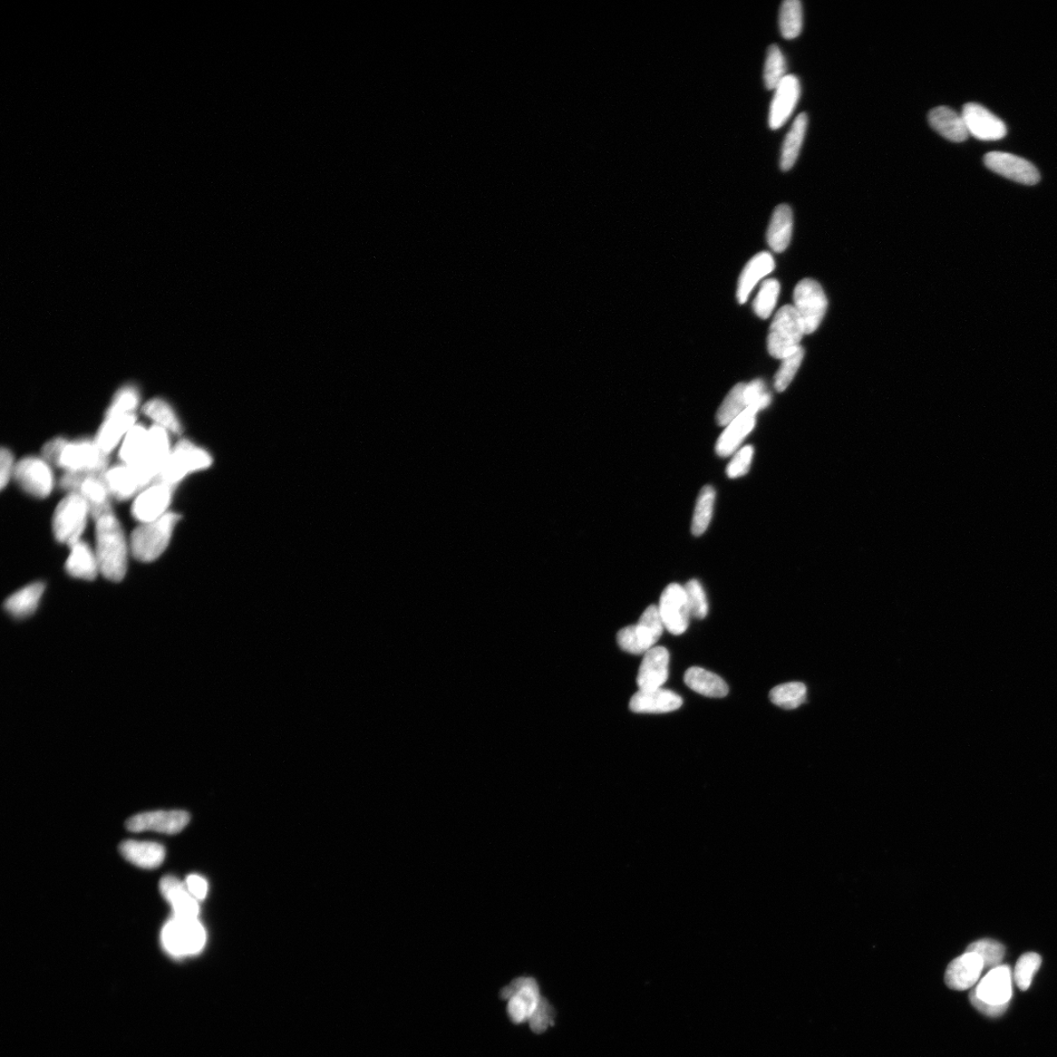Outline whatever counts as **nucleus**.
I'll return each instance as SVG.
<instances>
[{
    "mask_svg": "<svg viewBox=\"0 0 1057 1057\" xmlns=\"http://www.w3.org/2000/svg\"><path fill=\"white\" fill-rule=\"evenodd\" d=\"M96 557L102 575L121 581L128 567V548L120 522L114 516L96 521Z\"/></svg>",
    "mask_w": 1057,
    "mask_h": 1057,
    "instance_id": "1",
    "label": "nucleus"
},
{
    "mask_svg": "<svg viewBox=\"0 0 1057 1057\" xmlns=\"http://www.w3.org/2000/svg\"><path fill=\"white\" fill-rule=\"evenodd\" d=\"M108 471L66 472L60 488L79 494L89 504L91 516L97 520L113 516L111 497L105 474Z\"/></svg>",
    "mask_w": 1057,
    "mask_h": 1057,
    "instance_id": "2",
    "label": "nucleus"
},
{
    "mask_svg": "<svg viewBox=\"0 0 1057 1057\" xmlns=\"http://www.w3.org/2000/svg\"><path fill=\"white\" fill-rule=\"evenodd\" d=\"M181 519L180 514L168 512L161 518L142 523L135 528L131 536V548L135 558L151 562L161 557L167 549L174 528Z\"/></svg>",
    "mask_w": 1057,
    "mask_h": 1057,
    "instance_id": "3",
    "label": "nucleus"
},
{
    "mask_svg": "<svg viewBox=\"0 0 1057 1057\" xmlns=\"http://www.w3.org/2000/svg\"><path fill=\"white\" fill-rule=\"evenodd\" d=\"M211 464L212 459L206 451L188 440H180L174 445L158 476L151 484H167L177 487L188 474L206 469Z\"/></svg>",
    "mask_w": 1057,
    "mask_h": 1057,
    "instance_id": "4",
    "label": "nucleus"
},
{
    "mask_svg": "<svg viewBox=\"0 0 1057 1057\" xmlns=\"http://www.w3.org/2000/svg\"><path fill=\"white\" fill-rule=\"evenodd\" d=\"M805 328L797 309L783 306L775 314L768 335V350L772 356L782 360L799 350Z\"/></svg>",
    "mask_w": 1057,
    "mask_h": 1057,
    "instance_id": "5",
    "label": "nucleus"
},
{
    "mask_svg": "<svg viewBox=\"0 0 1057 1057\" xmlns=\"http://www.w3.org/2000/svg\"><path fill=\"white\" fill-rule=\"evenodd\" d=\"M89 504L76 493H69L55 509L52 527L56 540L72 548L80 541L89 516Z\"/></svg>",
    "mask_w": 1057,
    "mask_h": 1057,
    "instance_id": "6",
    "label": "nucleus"
},
{
    "mask_svg": "<svg viewBox=\"0 0 1057 1057\" xmlns=\"http://www.w3.org/2000/svg\"><path fill=\"white\" fill-rule=\"evenodd\" d=\"M162 942L172 956L196 955L206 943L205 929L197 918L173 917L162 931Z\"/></svg>",
    "mask_w": 1057,
    "mask_h": 1057,
    "instance_id": "7",
    "label": "nucleus"
},
{
    "mask_svg": "<svg viewBox=\"0 0 1057 1057\" xmlns=\"http://www.w3.org/2000/svg\"><path fill=\"white\" fill-rule=\"evenodd\" d=\"M664 625L658 607L649 606L639 618L637 625L620 630L617 642L624 652L630 654H645L653 648L663 634Z\"/></svg>",
    "mask_w": 1057,
    "mask_h": 1057,
    "instance_id": "8",
    "label": "nucleus"
},
{
    "mask_svg": "<svg viewBox=\"0 0 1057 1057\" xmlns=\"http://www.w3.org/2000/svg\"><path fill=\"white\" fill-rule=\"evenodd\" d=\"M793 299V307L801 318L805 332L813 333L821 324L828 308V299L822 287L816 280L803 279L795 287Z\"/></svg>",
    "mask_w": 1057,
    "mask_h": 1057,
    "instance_id": "9",
    "label": "nucleus"
},
{
    "mask_svg": "<svg viewBox=\"0 0 1057 1057\" xmlns=\"http://www.w3.org/2000/svg\"><path fill=\"white\" fill-rule=\"evenodd\" d=\"M169 434L159 425L149 429V440L140 460L131 468L138 475L144 489L158 476L171 453Z\"/></svg>",
    "mask_w": 1057,
    "mask_h": 1057,
    "instance_id": "10",
    "label": "nucleus"
},
{
    "mask_svg": "<svg viewBox=\"0 0 1057 1057\" xmlns=\"http://www.w3.org/2000/svg\"><path fill=\"white\" fill-rule=\"evenodd\" d=\"M502 1000H508V1013L513 1023L529 1021L541 1001L540 987L534 978L520 977L500 991Z\"/></svg>",
    "mask_w": 1057,
    "mask_h": 1057,
    "instance_id": "11",
    "label": "nucleus"
},
{
    "mask_svg": "<svg viewBox=\"0 0 1057 1057\" xmlns=\"http://www.w3.org/2000/svg\"><path fill=\"white\" fill-rule=\"evenodd\" d=\"M658 610L669 633L678 636L685 632L690 625L692 613L685 587L677 584L669 585L661 595Z\"/></svg>",
    "mask_w": 1057,
    "mask_h": 1057,
    "instance_id": "12",
    "label": "nucleus"
},
{
    "mask_svg": "<svg viewBox=\"0 0 1057 1057\" xmlns=\"http://www.w3.org/2000/svg\"><path fill=\"white\" fill-rule=\"evenodd\" d=\"M109 458L92 441L68 442L58 468L66 472L108 471Z\"/></svg>",
    "mask_w": 1057,
    "mask_h": 1057,
    "instance_id": "13",
    "label": "nucleus"
},
{
    "mask_svg": "<svg viewBox=\"0 0 1057 1057\" xmlns=\"http://www.w3.org/2000/svg\"><path fill=\"white\" fill-rule=\"evenodd\" d=\"M13 476L20 487L37 499L50 496L53 486V473L44 460L27 458L14 468Z\"/></svg>",
    "mask_w": 1057,
    "mask_h": 1057,
    "instance_id": "14",
    "label": "nucleus"
},
{
    "mask_svg": "<svg viewBox=\"0 0 1057 1057\" xmlns=\"http://www.w3.org/2000/svg\"><path fill=\"white\" fill-rule=\"evenodd\" d=\"M984 163L989 170L1026 186H1035L1041 180L1039 171L1032 163L1010 153H988Z\"/></svg>",
    "mask_w": 1057,
    "mask_h": 1057,
    "instance_id": "15",
    "label": "nucleus"
},
{
    "mask_svg": "<svg viewBox=\"0 0 1057 1057\" xmlns=\"http://www.w3.org/2000/svg\"><path fill=\"white\" fill-rule=\"evenodd\" d=\"M962 116L968 133L979 140H1000L1007 133L1005 124L981 104H965Z\"/></svg>",
    "mask_w": 1057,
    "mask_h": 1057,
    "instance_id": "16",
    "label": "nucleus"
},
{
    "mask_svg": "<svg viewBox=\"0 0 1057 1057\" xmlns=\"http://www.w3.org/2000/svg\"><path fill=\"white\" fill-rule=\"evenodd\" d=\"M176 487L167 484H151L140 492L132 504V516L142 523H149L166 514Z\"/></svg>",
    "mask_w": 1057,
    "mask_h": 1057,
    "instance_id": "17",
    "label": "nucleus"
},
{
    "mask_svg": "<svg viewBox=\"0 0 1057 1057\" xmlns=\"http://www.w3.org/2000/svg\"><path fill=\"white\" fill-rule=\"evenodd\" d=\"M189 820L188 812L157 811L137 814L125 823V827L133 832L151 830L176 834L188 826Z\"/></svg>",
    "mask_w": 1057,
    "mask_h": 1057,
    "instance_id": "18",
    "label": "nucleus"
},
{
    "mask_svg": "<svg viewBox=\"0 0 1057 1057\" xmlns=\"http://www.w3.org/2000/svg\"><path fill=\"white\" fill-rule=\"evenodd\" d=\"M774 91L769 124L772 130H779L797 108L801 95L800 81L797 76L788 75Z\"/></svg>",
    "mask_w": 1057,
    "mask_h": 1057,
    "instance_id": "19",
    "label": "nucleus"
},
{
    "mask_svg": "<svg viewBox=\"0 0 1057 1057\" xmlns=\"http://www.w3.org/2000/svg\"><path fill=\"white\" fill-rule=\"evenodd\" d=\"M973 992L979 1000L990 1005L1010 1004L1013 997V975L1010 967L998 965L991 969Z\"/></svg>",
    "mask_w": 1057,
    "mask_h": 1057,
    "instance_id": "20",
    "label": "nucleus"
},
{
    "mask_svg": "<svg viewBox=\"0 0 1057 1057\" xmlns=\"http://www.w3.org/2000/svg\"><path fill=\"white\" fill-rule=\"evenodd\" d=\"M984 969L983 959L981 956L966 952L954 959L948 966L945 974L946 985L952 990H967L978 982Z\"/></svg>",
    "mask_w": 1057,
    "mask_h": 1057,
    "instance_id": "21",
    "label": "nucleus"
},
{
    "mask_svg": "<svg viewBox=\"0 0 1057 1057\" xmlns=\"http://www.w3.org/2000/svg\"><path fill=\"white\" fill-rule=\"evenodd\" d=\"M683 705V698L665 688L639 690L630 698L629 710L634 713L661 714L673 712Z\"/></svg>",
    "mask_w": 1057,
    "mask_h": 1057,
    "instance_id": "22",
    "label": "nucleus"
},
{
    "mask_svg": "<svg viewBox=\"0 0 1057 1057\" xmlns=\"http://www.w3.org/2000/svg\"><path fill=\"white\" fill-rule=\"evenodd\" d=\"M670 654L663 646L653 647L645 653L639 667L637 684L639 690H654L668 680Z\"/></svg>",
    "mask_w": 1057,
    "mask_h": 1057,
    "instance_id": "23",
    "label": "nucleus"
},
{
    "mask_svg": "<svg viewBox=\"0 0 1057 1057\" xmlns=\"http://www.w3.org/2000/svg\"><path fill=\"white\" fill-rule=\"evenodd\" d=\"M757 413L758 412L752 407H748L737 419L726 426L716 444L717 455H720L721 458H727L739 450L742 442L754 429Z\"/></svg>",
    "mask_w": 1057,
    "mask_h": 1057,
    "instance_id": "24",
    "label": "nucleus"
},
{
    "mask_svg": "<svg viewBox=\"0 0 1057 1057\" xmlns=\"http://www.w3.org/2000/svg\"><path fill=\"white\" fill-rule=\"evenodd\" d=\"M160 890L164 898L171 904L173 917H198V901L190 894L186 884H182L174 877H164L160 881Z\"/></svg>",
    "mask_w": 1057,
    "mask_h": 1057,
    "instance_id": "25",
    "label": "nucleus"
},
{
    "mask_svg": "<svg viewBox=\"0 0 1057 1057\" xmlns=\"http://www.w3.org/2000/svg\"><path fill=\"white\" fill-rule=\"evenodd\" d=\"M928 122L931 128L949 141L964 142L969 137L963 116L947 106L931 110Z\"/></svg>",
    "mask_w": 1057,
    "mask_h": 1057,
    "instance_id": "26",
    "label": "nucleus"
},
{
    "mask_svg": "<svg viewBox=\"0 0 1057 1057\" xmlns=\"http://www.w3.org/2000/svg\"><path fill=\"white\" fill-rule=\"evenodd\" d=\"M774 269V260L768 252L754 256L744 267L737 286V300L740 304L748 302L751 291L759 281Z\"/></svg>",
    "mask_w": 1057,
    "mask_h": 1057,
    "instance_id": "27",
    "label": "nucleus"
},
{
    "mask_svg": "<svg viewBox=\"0 0 1057 1057\" xmlns=\"http://www.w3.org/2000/svg\"><path fill=\"white\" fill-rule=\"evenodd\" d=\"M135 422L137 416L133 413L108 417L97 432L94 443L103 453L109 455L133 426L137 425Z\"/></svg>",
    "mask_w": 1057,
    "mask_h": 1057,
    "instance_id": "28",
    "label": "nucleus"
},
{
    "mask_svg": "<svg viewBox=\"0 0 1057 1057\" xmlns=\"http://www.w3.org/2000/svg\"><path fill=\"white\" fill-rule=\"evenodd\" d=\"M120 852L125 860L142 869L158 868L164 859V849L155 842L124 841Z\"/></svg>",
    "mask_w": 1057,
    "mask_h": 1057,
    "instance_id": "29",
    "label": "nucleus"
},
{
    "mask_svg": "<svg viewBox=\"0 0 1057 1057\" xmlns=\"http://www.w3.org/2000/svg\"><path fill=\"white\" fill-rule=\"evenodd\" d=\"M793 229V214L787 204H781L774 209L767 232L769 246L774 252L781 253L790 244Z\"/></svg>",
    "mask_w": 1057,
    "mask_h": 1057,
    "instance_id": "30",
    "label": "nucleus"
},
{
    "mask_svg": "<svg viewBox=\"0 0 1057 1057\" xmlns=\"http://www.w3.org/2000/svg\"><path fill=\"white\" fill-rule=\"evenodd\" d=\"M112 497L119 500H129L144 490L138 475L128 465H118L105 474Z\"/></svg>",
    "mask_w": 1057,
    "mask_h": 1057,
    "instance_id": "31",
    "label": "nucleus"
},
{
    "mask_svg": "<svg viewBox=\"0 0 1057 1057\" xmlns=\"http://www.w3.org/2000/svg\"><path fill=\"white\" fill-rule=\"evenodd\" d=\"M71 549V555L66 562L68 573L76 579L93 581L100 572L96 555L89 545L81 541Z\"/></svg>",
    "mask_w": 1057,
    "mask_h": 1057,
    "instance_id": "32",
    "label": "nucleus"
},
{
    "mask_svg": "<svg viewBox=\"0 0 1057 1057\" xmlns=\"http://www.w3.org/2000/svg\"><path fill=\"white\" fill-rule=\"evenodd\" d=\"M684 680L691 690L707 697L721 698L729 693V686L721 677L700 667L688 669Z\"/></svg>",
    "mask_w": 1057,
    "mask_h": 1057,
    "instance_id": "33",
    "label": "nucleus"
},
{
    "mask_svg": "<svg viewBox=\"0 0 1057 1057\" xmlns=\"http://www.w3.org/2000/svg\"><path fill=\"white\" fill-rule=\"evenodd\" d=\"M45 586L40 581L28 585L8 597L4 603L7 613L17 619L30 617L36 613L44 593Z\"/></svg>",
    "mask_w": 1057,
    "mask_h": 1057,
    "instance_id": "34",
    "label": "nucleus"
},
{
    "mask_svg": "<svg viewBox=\"0 0 1057 1057\" xmlns=\"http://www.w3.org/2000/svg\"><path fill=\"white\" fill-rule=\"evenodd\" d=\"M808 128V116L801 113L794 120L791 129L783 141L781 155V169L784 172L791 170L797 163Z\"/></svg>",
    "mask_w": 1057,
    "mask_h": 1057,
    "instance_id": "35",
    "label": "nucleus"
},
{
    "mask_svg": "<svg viewBox=\"0 0 1057 1057\" xmlns=\"http://www.w3.org/2000/svg\"><path fill=\"white\" fill-rule=\"evenodd\" d=\"M149 439V429L142 425H135L125 436L120 450V459L124 465L133 467L147 449Z\"/></svg>",
    "mask_w": 1057,
    "mask_h": 1057,
    "instance_id": "36",
    "label": "nucleus"
},
{
    "mask_svg": "<svg viewBox=\"0 0 1057 1057\" xmlns=\"http://www.w3.org/2000/svg\"><path fill=\"white\" fill-rule=\"evenodd\" d=\"M807 697V687L803 683L792 682L780 685L773 688L770 700L785 710L797 709Z\"/></svg>",
    "mask_w": 1057,
    "mask_h": 1057,
    "instance_id": "37",
    "label": "nucleus"
},
{
    "mask_svg": "<svg viewBox=\"0 0 1057 1057\" xmlns=\"http://www.w3.org/2000/svg\"><path fill=\"white\" fill-rule=\"evenodd\" d=\"M715 500V489L711 486H705L697 499L693 514L692 532L694 536L700 537L703 535L708 527H709L713 516Z\"/></svg>",
    "mask_w": 1057,
    "mask_h": 1057,
    "instance_id": "38",
    "label": "nucleus"
},
{
    "mask_svg": "<svg viewBox=\"0 0 1057 1057\" xmlns=\"http://www.w3.org/2000/svg\"><path fill=\"white\" fill-rule=\"evenodd\" d=\"M803 28V8L799 0H785L780 11V30L787 40L800 36Z\"/></svg>",
    "mask_w": 1057,
    "mask_h": 1057,
    "instance_id": "39",
    "label": "nucleus"
},
{
    "mask_svg": "<svg viewBox=\"0 0 1057 1057\" xmlns=\"http://www.w3.org/2000/svg\"><path fill=\"white\" fill-rule=\"evenodd\" d=\"M745 386L746 383L736 384L727 394L717 412V424L727 426L748 409L744 396Z\"/></svg>",
    "mask_w": 1057,
    "mask_h": 1057,
    "instance_id": "40",
    "label": "nucleus"
},
{
    "mask_svg": "<svg viewBox=\"0 0 1057 1057\" xmlns=\"http://www.w3.org/2000/svg\"><path fill=\"white\" fill-rule=\"evenodd\" d=\"M142 412L157 425L174 435L182 433L181 424L172 407L160 399H155L143 406Z\"/></svg>",
    "mask_w": 1057,
    "mask_h": 1057,
    "instance_id": "41",
    "label": "nucleus"
},
{
    "mask_svg": "<svg viewBox=\"0 0 1057 1057\" xmlns=\"http://www.w3.org/2000/svg\"><path fill=\"white\" fill-rule=\"evenodd\" d=\"M787 62L777 44L769 47L764 68V82L768 90H775L787 76Z\"/></svg>",
    "mask_w": 1057,
    "mask_h": 1057,
    "instance_id": "42",
    "label": "nucleus"
},
{
    "mask_svg": "<svg viewBox=\"0 0 1057 1057\" xmlns=\"http://www.w3.org/2000/svg\"><path fill=\"white\" fill-rule=\"evenodd\" d=\"M780 291L781 284L777 279L765 280L753 302L755 314L763 319L769 318L777 305Z\"/></svg>",
    "mask_w": 1057,
    "mask_h": 1057,
    "instance_id": "43",
    "label": "nucleus"
},
{
    "mask_svg": "<svg viewBox=\"0 0 1057 1057\" xmlns=\"http://www.w3.org/2000/svg\"><path fill=\"white\" fill-rule=\"evenodd\" d=\"M966 952H973L983 959L984 968L993 969L1003 962L1005 948L995 940L983 939L969 945Z\"/></svg>",
    "mask_w": 1057,
    "mask_h": 1057,
    "instance_id": "44",
    "label": "nucleus"
},
{
    "mask_svg": "<svg viewBox=\"0 0 1057 1057\" xmlns=\"http://www.w3.org/2000/svg\"><path fill=\"white\" fill-rule=\"evenodd\" d=\"M1041 964L1042 958L1036 953H1027L1018 959L1014 969V981L1021 991L1029 989L1033 977L1039 971Z\"/></svg>",
    "mask_w": 1057,
    "mask_h": 1057,
    "instance_id": "45",
    "label": "nucleus"
},
{
    "mask_svg": "<svg viewBox=\"0 0 1057 1057\" xmlns=\"http://www.w3.org/2000/svg\"><path fill=\"white\" fill-rule=\"evenodd\" d=\"M805 352L802 348L792 355L782 358L779 372L774 377V387L779 392H784L797 375L803 362Z\"/></svg>",
    "mask_w": 1057,
    "mask_h": 1057,
    "instance_id": "46",
    "label": "nucleus"
},
{
    "mask_svg": "<svg viewBox=\"0 0 1057 1057\" xmlns=\"http://www.w3.org/2000/svg\"><path fill=\"white\" fill-rule=\"evenodd\" d=\"M139 403L140 396L138 391L132 387H125L116 395L108 412H106V419L112 416L132 413L137 409Z\"/></svg>",
    "mask_w": 1057,
    "mask_h": 1057,
    "instance_id": "47",
    "label": "nucleus"
},
{
    "mask_svg": "<svg viewBox=\"0 0 1057 1057\" xmlns=\"http://www.w3.org/2000/svg\"><path fill=\"white\" fill-rule=\"evenodd\" d=\"M685 589L692 616L697 619H704L708 614V611H709V605H708L707 597L700 581L692 580L688 581Z\"/></svg>",
    "mask_w": 1057,
    "mask_h": 1057,
    "instance_id": "48",
    "label": "nucleus"
},
{
    "mask_svg": "<svg viewBox=\"0 0 1057 1057\" xmlns=\"http://www.w3.org/2000/svg\"><path fill=\"white\" fill-rule=\"evenodd\" d=\"M744 396L748 407H752L758 412L768 407L772 402V396L765 390V385L762 380H756L746 384Z\"/></svg>",
    "mask_w": 1057,
    "mask_h": 1057,
    "instance_id": "49",
    "label": "nucleus"
},
{
    "mask_svg": "<svg viewBox=\"0 0 1057 1057\" xmlns=\"http://www.w3.org/2000/svg\"><path fill=\"white\" fill-rule=\"evenodd\" d=\"M556 1012L549 1005L546 998L541 997L534 1013L530 1017L529 1023L531 1030L536 1034H541L549 1029V1027L555 1025Z\"/></svg>",
    "mask_w": 1057,
    "mask_h": 1057,
    "instance_id": "50",
    "label": "nucleus"
},
{
    "mask_svg": "<svg viewBox=\"0 0 1057 1057\" xmlns=\"http://www.w3.org/2000/svg\"><path fill=\"white\" fill-rule=\"evenodd\" d=\"M754 449L751 445H745L740 451H737L733 455L730 464L727 465L726 474L732 479L740 478L748 474L753 460Z\"/></svg>",
    "mask_w": 1057,
    "mask_h": 1057,
    "instance_id": "51",
    "label": "nucleus"
},
{
    "mask_svg": "<svg viewBox=\"0 0 1057 1057\" xmlns=\"http://www.w3.org/2000/svg\"><path fill=\"white\" fill-rule=\"evenodd\" d=\"M68 441L64 438H55L44 445L43 457L47 463H52L58 467Z\"/></svg>",
    "mask_w": 1057,
    "mask_h": 1057,
    "instance_id": "52",
    "label": "nucleus"
},
{
    "mask_svg": "<svg viewBox=\"0 0 1057 1057\" xmlns=\"http://www.w3.org/2000/svg\"><path fill=\"white\" fill-rule=\"evenodd\" d=\"M13 455L11 451L3 448L0 453V486L4 490L13 474Z\"/></svg>",
    "mask_w": 1057,
    "mask_h": 1057,
    "instance_id": "53",
    "label": "nucleus"
},
{
    "mask_svg": "<svg viewBox=\"0 0 1057 1057\" xmlns=\"http://www.w3.org/2000/svg\"><path fill=\"white\" fill-rule=\"evenodd\" d=\"M186 885L190 892V894L197 901L206 898L208 892L207 881L203 877L192 875L187 878Z\"/></svg>",
    "mask_w": 1057,
    "mask_h": 1057,
    "instance_id": "54",
    "label": "nucleus"
},
{
    "mask_svg": "<svg viewBox=\"0 0 1057 1057\" xmlns=\"http://www.w3.org/2000/svg\"><path fill=\"white\" fill-rule=\"evenodd\" d=\"M971 1002L973 1006L986 1016L997 1017L1004 1014L1008 1007V1005H994L979 1000V998L973 992L971 994Z\"/></svg>",
    "mask_w": 1057,
    "mask_h": 1057,
    "instance_id": "55",
    "label": "nucleus"
}]
</instances>
